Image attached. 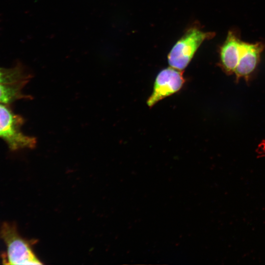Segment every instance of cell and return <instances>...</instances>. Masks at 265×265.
<instances>
[{
	"label": "cell",
	"instance_id": "obj_1",
	"mask_svg": "<svg viewBox=\"0 0 265 265\" xmlns=\"http://www.w3.org/2000/svg\"><path fill=\"white\" fill-rule=\"evenodd\" d=\"M213 32H205L198 26L188 28L176 43L168 55L170 67L183 71L188 65L196 51L206 40L212 38Z\"/></svg>",
	"mask_w": 265,
	"mask_h": 265
},
{
	"label": "cell",
	"instance_id": "obj_2",
	"mask_svg": "<svg viewBox=\"0 0 265 265\" xmlns=\"http://www.w3.org/2000/svg\"><path fill=\"white\" fill-rule=\"evenodd\" d=\"M0 237L6 246V255L4 264L7 265H41L28 243L18 234L14 224L4 222L0 230Z\"/></svg>",
	"mask_w": 265,
	"mask_h": 265
},
{
	"label": "cell",
	"instance_id": "obj_3",
	"mask_svg": "<svg viewBox=\"0 0 265 265\" xmlns=\"http://www.w3.org/2000/svg\"><path fill=\"white\" fill-rule=\"evenodd\" d=\"M20 124L8 108L0 104V137L13 150L33 148L36 139L24 134L20 130Z\"/></svg>",
	"mask_w": 265,
	"mask_h": 265
},
{
	"label": "cell",
	"instance_id": "obj_4",
	"mask_svg": "<svg viewBox=\"0 0 265 265\" xmlns=\"http://www.w3.org/2000/svg\"><path fill=\"white\" fill-rule=\"evenodd\" d=\"M185 82L182 71L171 67L160 71L155 79L147 104L152 107L158 102L180 91Z\"/></svg>",
	"mask_w": 265,
	"mask_h": 265
},
{
	"label": "cell",
	"instance_id": "obj_5",
	"mask_svg": "<svg viewBox=\"0 0 265 265\" xmlns=\"http://www.w3.org/2000/svg\"><path fill=\"white\" fill-rule=\"evenodd\" d=\"M265 44L261 42L250 43L242 41L238 64L234 73L237 78L248 77L256 68Z\"/></svg>",
	"mask_w": 265,
	"mask_h": 265
},
{
	"label": "cell",
	"instance_id": "obj_6",
	"mask_svg": "<svg viewBox=\"0 0 265 265\" xmlns=\"http://www.w3.org/2000/svg\"><path fill=\"white\" fill-rule=\"evenodd\" d=\"M242 42L238 34L230 30L220 47V65L226 73L231 74L234 72L239 59Z\"/></svg>",
	"mask_w": 265,
	"mask_h": 265
},
{
	"label": "cell",
	"instance_id": "obj_7",
	"mask_svg": "<svg viewBox=\"0 0 265 265\" xmlns=\"http://www.w3.org/2000/svg\"><path fill=\"white\" fill-rule=\"evenodd\" d=\"M30 77L18 68L14 69L0 68V83L13 84L26 81Z\"/></svg>",
	"mask_w": 265,
	"mask_h": 265
},
{
	"label": "cell",
	"instance_id": "obj_8",
	"mask_svg": "<svg viewBox=\"0 0 265 265\" xmlns=\"http://www.w3.org/2000/svg\"><path fill=\"white\" fill-rule=\"evenodd\" d=\"M21 87L0 83V103H8L22 97Z\"/></svg>",
	"mask_w": 265,
	"mask_h": 265
}]
</instances>
